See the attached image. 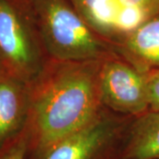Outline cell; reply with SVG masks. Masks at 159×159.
<instances>
[{
	"label": "cell",
	"instance_id": "obj_1",
	"mask_svg": "<svg viewBox=\"0 0 159 159\" xmlns=\"http://www.w3.org/2000/svg\"><path fill=\"white\" fill-rule=\"evenodd\" d=\"M99 70L92 60L66 62L30 85L29 151L50 146L100 115Z\"/></svg>",
	"mask_w": 159,
	"mask_h": 159
},
{
	"label": "cell",
	"instance_id": "obj_2",
	"mask_svg": "<svg viewBox=\"0 0 159 159\" xmlns=\"http://www.w3.org/2000/svg\"><path fill=\"white\" fill-rule=\"evenodd\" d=\"M41 34L53 56L66 62L91 61L102 45L85 22L60 0H35Z\"/></svg>",
	"mask_w": 159,
	"mask_h": 159
},
{
	"label": "cell",
	"instance_id": "obj_3",
	"mask_svg": "<svg viewBox=\"0 0 159 159\" xmlns=\"http://www.w3.org/2000/svg\"><path fill=\"white\" fill-rule=\"evenodd\" d=\"M0 67L29 85L41 74L34 30L17 0H0Z\"/></svg>",
	"mask_w": 159,
	"mask_h": 159
},
{
	"label": "cell",
	"instance_id": "obj_4",
	"mask_svg": "<svg viewBox=\"0 0 159 159\" xmlns=\"http://www.w3.org/2000/svg\"><path fill=\"white\" fill-rule=\"evenodd\" d=\"M121 127L99 115L89 124L55 143L30 151L32 159H114Z\"/></svg>",
	"mask_w": 159,
	"mask_h": 159
},
{
	"label": "cell",
	"instance_id": "obj_5",
	"mask_svg": "<svg viewBox=\"0 0 159 159\" xmlns=\"http://www.w3.org/2000/svg\"><path fill=\"white\" fill-rule=\"evenodd\" d=\"M101 102L119 112L142 116L148 111L145 73L119 61L104 63L99 70Z\"/></svg>",
	"mask_w": 159,
	"mask_h": 159
},
{
	"label": "cell",
	"instance_id": "obj_6",
	"mask_svg": "<svg viewBox=\"0 0 159 159\" xmlns=\"http://www.w3.org/2000/svg\"><path fill=\"white\" fill-rule=\"evenodd\" d=\"M30 85L0 71V148L27 125Z\"/></svg>",
	"mask_w": 159,
	"mask_h": 159
},
{
	"label": "cell",
	"instance_id": "obj_7",
	"mask_svg": "<svg viewBox=\"0 0 159 159\" xmlns=\"http://www.w3.org/2000/svg\"><path fill=\"white\" fill-rule=\"evenodd\" d=\"M158 158L159 111H148L130 127L122 159Z\"/></svg>",
	"mask_w": 159,
	"mask_h": 159
},
{
	"label": "cell",
	"instance_id": "obj_8",
	"mask_svg": "<svg viewBox=\"0 0 159 159\" xmlns=\"http://www.w3.org/2000/svg\"><path fill=\"white\" fill-rule=\"evenodd\" d=\"M128 51L150 69L159 67V12L132 32L126 42Z\"/></svg>",
	"mask_w": 159,
	"mask_h": 159
},
{
	"label": "cell",
	"instance_id": "obj_9",
	"mask_svg": "<svg viewBox=\"0 0 159 159\" xmlns=\"http://www.w3.org/2000/svg\"><path fill=\"white\" fill-rule=\"evenodd\" d=\"M149 18L151 16L148 12L138 6L120 5L115 21V29L131 34Z\"/></svg>",
	"mask_w": 159,
	"mask_h": 159
},
{
	"label": "cell",
	"instance_id": "obj_10",
	"mask_svg": "<svg viewBox=\"0 0 159 159\" xmlns=\"http://www.w3.org/2000/svg\"><path fill=\"white\" fill-rule=\"evenodd\" d=\"M30 148V128L27 125L16 136L0 148V159H26Z\"/></svg>",
	"mask_w": 159,
	"mask_h": 159
},
{
	"label": "cell",
	"instance_id": "obj_11",
	"mask_svg": "<svg viewBox=\"0 0 159 159\" xmlns=\"http://www.w3.org/2000/svg\"><path fill=\"white\" fill-rule=\"evenodd\" d=\"M148 91V111H159V67L145 73Z\"/></svg>",
	"mask_w": 159,
	"mask_h": 159
},
{
	"label": "cell",
	"instance_id": "obj_12",
	"mask_svg": "<svg viewBox=\"0 0 159 159\" xmlns=\"http://www.w3.org/2000/svg\"><path fill=\"white\" fill-rule=\"evenodd\" d=\"M120 5L134 6L142 8L153 17L159 12V0H118Z\"/></svg>",
	"mask_w": 159,
	"mask_h": 159
},
{
	"label": "cell",
	"instance_id": "obj_13",
	"mask_svg": "<svg viewBox=\"0 0 159 159\" xmlns=\"http://www.w3.org/2000/svg\"><path fill=\"white\" fill-rule=\"evenodd\" d=\"M75 1L79 6L80 10L84 14H86L93 6L97 5L98 3H100L102 0H75Z\"/></svg>",
	"mask_w": 159,
	"mask_h": 159
},
{
	"label": "cell",
	"instance_id": "obj_14",
	"mask_svg": "<svg viewBox=\"0 0 159 159\" xmlns=\"http://www.w3.org/2000/svg\"><path fill=\"white\" fill-rule=\"evenodd\" d=\"M1 70H2V69H1V67H0V71H1Z\"/></svg>",
	"mask_w": 159,
	"mask_h": 159
},
{
	"label": "cell",
	"instance_id": "obj_15",
	"mask_svg": "<svg viewBox=\"0 0 159 159\" xmlns=\"http://www.w3.org/2000/svg\"><path fill=\"white\" fill-rule=\"evenodd\" d=\"M158 159H159V158H158Z\"/></svg>",
	"mask_w": 159,
	"mask_h": 159
}]
</instances>
